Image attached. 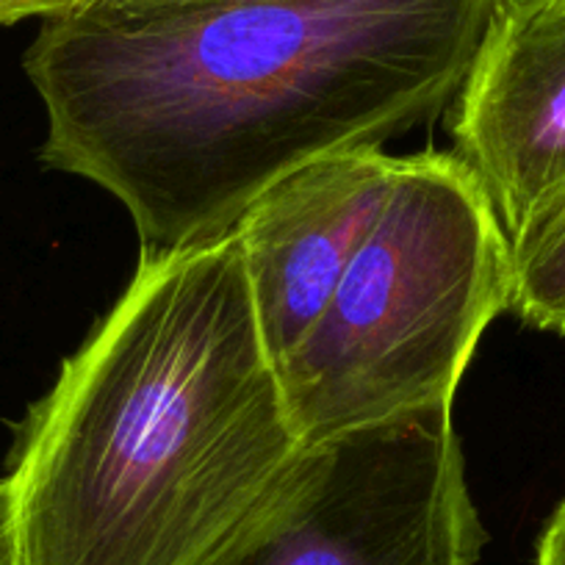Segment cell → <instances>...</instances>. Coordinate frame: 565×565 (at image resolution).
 I'll list each match as a JSON object with an SVG mask.
<instances>
[{
	"instance_id": "obj_10",
	"label": "cell",
	"mask_w": 565,
	"mask_h": 565,
	"mask_svg": "<svg viewBox=\"0 0 565 565\" xmlns=\"http://www.w3.org/2000/svg\"><path fill=\"white\" fill-rule=\"evenodd\" d=\"M0 565H12V552H9V532H7V502H3V482H0Z\"/></svg>"
},
{
	"instance_id": "obj_5",
	"label": "cell",
	"mask_w": 565,
	"mask_h": 565,
	"mask_svg": "<svg viewBox=\"0 0 565 565\" xmlns=\"http://www.w3.org/2000/svg\"><path fill=\"white\" fill-rule=\"evenodd\" d=\"M449 130L513 236L565 183V0H502Z\"/></svg>"
},
{
	"instance_id": "obj_2",
	"label": "cell",
	"mask_w": 565,
	"mask_h": 565,
	"mask_svg": "<svg viewBox=\"0 0 565 565\" xmlns=\"http://www.w3.org/2000/svg\"><path fill=\"white\" fill-rule=\"evenodd\" d=\"M300 449L236 233L141 253L20 427L12 565H205Z\"/></svg>"
},
{
	"instance_id": "obj_3",
	"label": "cell",
	"mask_w": 565,
	"mask_h": 565,
	"mask_svg": "<svg viewBox=\"0 0 565 565\" xmlns=\"http://www.w3.org/2000/svg\"><path fill=\"white\" fill-rule=\"evenodd\" d=\"M510 306V236L475 172L455 153L399 159L333 300L277 363L302 447L452 407L482 335Z\"/></svg>"
},
{
	"instance_id": "obj_1",
	"label": "cell",
	"mask_w": 565,
	"mask_h": 565,
	"mask_svg": "<svg viewBox=\"0 0 565 565\" xmlns=\"http://www.w3.org/2000/svg\"><path fill=\"white\" fill-rule=\"evenodd\" d=\"M502 0H92L23 67L47 167L125 205L141 253L214 242L280 178L449 108Z\"/></svg>"
},
{
	"instance_id": "obj_7",
	"label": "cell",
	"mask_w": 565,
	"mask_h": 565,
	"mask_svg": "<svg viewBox=\"0 0 565 565\" xmlns=\"http://www.w3.org/2000/svg\"><path fill=\"white\" fill-rule=\"evenodd\" d=\"M513 306L530 328L565 335V183L510 236Z\"/></svg>"
},
{
	"instance_id": "obj_9",
	"label": "cell",
	"mask_w": 565,
	"mask_h": 565,
	"mask_svg": "<svg viewBox=\"0 0 565 565\" xmlns=\"http://www.w3.org/2000/svg\"><path fill=\"white\" fill-rule=\"evenodd\" d=\"M535 565H565V499L543 526Z\"/></svg>"
},
{
	"instance_id": "obj_6",
	"label": "cell",
	"mask_w": 565,
	"mask_h": 565,
	"mask_svg": "<svg viewBox=\"0 0 565 565\" xmlns=\"http://www.w3.org/2000/svg\"><path fill=\"white\" fill-rule=\"evenodd\" d=\"M399 159L380 148L324 156L253 200L238 238L260 335L280 363L333 300L394 192Z\"/></svg>"
},
{
	"instance_id": "obj_8",
	"label": "cell",
	"mask_w": 565,
	"mask_h": 565,
	"mask_svg": "<svg viewBox=\"0 0 565 565\" xmlns=\"http://www.w3.org/2000/svg\"><path fill=\"white\" fill-rule=\"evenodd\" d=\"M92 0H0V29L18 25L23 20H51L75 12Z\"/></svg>"
},
{
	"instance_id": "obj_4",
	"label": "cell",
	"mask_w": 565,
	"mask_h": 565,
	"mask_svg": "<svg viewBox=\"0 0 565 565\" xmlns=\"http://www.w3.org/2000/svg\"><path fill=\"white\" fill-rule=\"evenodd\" d=\"M452 407L302 447L205 565H477Z\"/></svg>"
}]
</instances>
